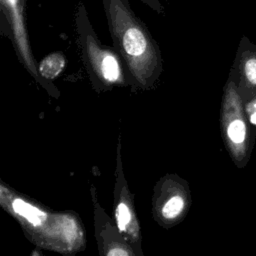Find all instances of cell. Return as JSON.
Instances as JSON below:
<instances>
[{
  "label": "cell",
  "instance_id": "cell-4",
  "mask_svg": "<svg viewBox=\"0 0 256 256\" xmlns=\"http://www.w3.org/2000/svg\"><path fill=\"white\" fill-rule=\"evenodd\" d=\"M184 206V199L180 195H174L164 203L161 209V214L165 219H174L182 213Z\"/></svg>",
  "mask_w": 256,
  "mask_h": 256
},
{
  "label": "cell",
  "instance_id": "cell-7",
  "mask_svg": "<svg viewBox=\"0 0 256 256\" xmlns=\"http://www.w3.org/2000/svg\"><path fill=\"white\" fill-rule=\"evenodd\" d=\"M245 72L248 80L256 84V59H250L246 62Z\"/></svg>",
  "mask_w": 256,
  "mask_h": 256
},
{
  "label": "cell",
  "instance_id": "cell-6",
  "mask_svg": "<svg viewBox=\"0 0 256 256\" xmlns=\"http://www.w3.org/2000/svg\"><path fill=\"white\" fill-rule=\"evenodd\" d=\"M115 215L118 229L121 231L126 230V227L131 220V213L129 207L125 203H119L116 208Z\"/></svg>",
  "mask_w": 256,
  "mask_h": 256
},
{
  "label": "cell",
  "instance_id": "cell-10",
  "mask_svg": "<svg viewBox=\"0 0 256 256\" xmlns=\"http://www.w3.org/2000/svg\"><path fill=\"white\" fill-rule=\"evenodd\" d=\"M248 110L249 111H251V112H256V101L255 102H253V103H251L250 105H249V107H248Z\"/></svg>",
  "mask_w": 256,
  "mask_h": 256
},
{
  "label": "cell",
  "instance_id": "cell-11",
  "mask_svg": "<svg viewBox=\"0 0 256 256\" xmlns=\"http://www.w3.org/2000/svg\"><path fill=\"white\" fill-rule=\"evenodd\" d=\"M250 121H251L253 124H256V112H254V113L251 115Z\"/></svg>",
  "mask_w": 256,
  "mask_h": 256
},
{
  "label": "cell",
  "instance_id": "cell-2",
  "mask_svg": "<svg viewBox=\"0 0 256 256\" xmlns=\"http://www.w3.org/2000/svg\"><path fill=\"white\" fill-rule=\"evenodd\" d=\"M13 210L25 220H27L33 226H39L45 219L46 215L40 209L32 206L26 201L21 199H15L12 203Z\"/></svg>",
  "mask_w": 256,
  "mask_h": 256
},
{
  "label": "cell",
  "instance_id": "cell-8",
  "mask_svg": "<svg viewBox=\"0 0 256 256\" xmlns=\"http://www.w3.org/2000/svg\"><path fill=\"white\" fill-rule=\"evenodd\" d=\"M140 1L158 14H163L165 12V6H164L163 0H140Z\"/></svg>",
  "mask_w": 256,
  "mask_h": 256
},
{
  "label": "cell",
  "instance_id": "cell-5",
  "mask_svg": "<svg viewBox=\"0 0 256 256\" xmlns=\"http://www.w3.org/2000/svg\"><path fill=\"white\" fill-rule=\"evenodd\" d=\"M227 134H228L229 138L234 143L243 142L245 139V134H246V129H245L244 123L241 120H234L228 126Z\"/></svg>",
  "mask_w": 256,
  "mask_h": 256
},
{
  "label": "cell",
  "instance_id": "cell-1",
  "mask_svg": "<svg viewBox=\"0 0 256 256\" xmlns=\"http://www.w3.org/2000/svg\"><path fill=\"white\" fill-rule=\"evenodd\" d=\"M25 6L26 0H0V10L2 22L12 32L15 40L20 44H25Z\"/></svg>",
  "mask_w": 256,
  "mask_h": 256
},
{
  "label": "cell",
  "instance_id": "cell-3",
  "mask_svg": "<svg viewBox=\"0 0 256 256\" xmlns=\"http://www.w3.org/2000/svg\"><path fill=\"white\" fill-rule=\"evenodd\" d=\"M64 66V56L61 53H52L40 62L39 72L46 79H54L63 70Z\"/></svg>",
  "mask_w": 256,
  "mask_h": 256
},
{
  "label": "cell",
  "instance_id": "cell-9",
  "mask_svg": "<svg viewBox=\"0 0 256 256\" xmlns=\"http://www.w3.org/2000/svg\"><path fill=\"white\" fill-rule=\"evenodd\" d=\"M108 255H127L128 252L125 250H121V249H117V250H111L107 253Z\"/></svg>",
  "mask_w": 256,
  "mask_h": 256
}]
</instances>
